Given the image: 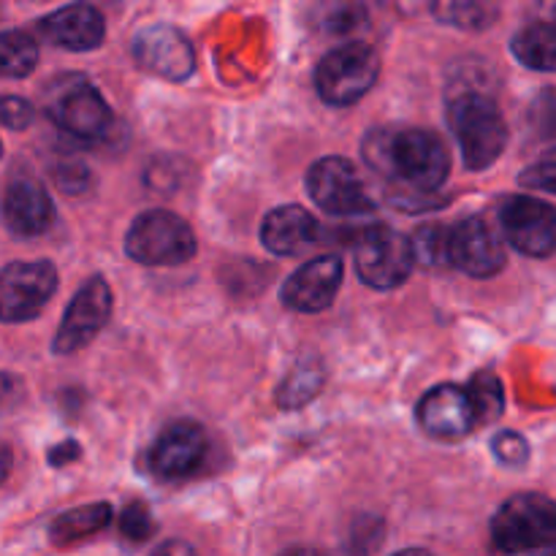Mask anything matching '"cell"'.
I'll return each mask as SVG.
<instances>
[{
  "mask_svg": "<svg viewBox=\"0 0 556 556\" xmlns=\"http://www.w3.org/2000/svg\"><path fill=\"white\" fill-rule=\"evenodd\" d=\"M364 161L375 172L410 188L407 193H434L451 172L443 139L424 128L372 130L364 139Z\"/></svg>",
  "mask_w": 556,
  "mask_h": 556,
  "instance_id": "cell-1",
  "label": "cell"
},
{
  "mask_svg": "<svg viewBox=\"0 0 556 556\" xmlns=\"http://www.w3.org/2000/svg\"><path fill=\"white\" fill-rule=\"evenodd\" d=\"M448 125L470 172H486L508 144V123L497 103L481 90H465L451 98Z\"/></svg>",
  "mask_w": 556,
  "mask_h": 556,
  "instance_id": "cell-2",
  "label": "cell"
},
{
  "mask_svg": "<svg viewBox=\"0 0 556 556\" xmlns=\"http://www.w3.org/2000/svg\"><path fill=\"white\" fill-rule=\"evenodd\" d=\"M492 546L500 554H556V503L521 492L505 500L492 519Z\"/></svg>",
  "mask_w": 556,
  "mask_h": 556,
  "instance_id": "cell-3",
  "label": "cell"
},
{
  "mask_svg": "<svg viewBox=\"0 0 556 556\" xmlns=\"http://www.w3.org/2000/svg\"><path fill=\"white\" fill-rule=\"evenodd\" d=\"M199 250L195 233L185 217L166 210H147L134 217L125 233V253L144 266L188 264Z\"/></svg>",
  "mask_w": 556,
  "mask_h": 556,
  "instance_id": "cell-4",
  "label": "cell"
},
{
  "mask_svg": "<svg viewBox=\"0 0 556 556\" xmlns=\"http://www.w3.org/2000/svg\"><path fill=\"white\" fill-rule=\"evenodd\" d=\"M380 58L369 43L351 41L331 49L315 68V87L329 106H353L375 87Z\"/></svg>",
  "mask_w": 556,
  "mask_h": 556,
  "instance_id": "cell-5",
  "label": "cell"
},
{
  "mask_svg": "<svg viewBox=\"0 0 556 556\" xmlns=\"http://www.w3.org/2000/svg\"><path fill=\"white\" fill-rule=\"evenodd\" d=\"M416 266L413 242L391 228H367L356 242V271L364 286L375 291H394L405 286Z\"/></svg>",
  "mask_w": 556,
  "mask_h": 556,
  "instance_id": "cell-6",
  "label": "cell"
},
{
  "mask_svg": "<svg viewBox=\"0 0 556 556\" xmlns=\"http://www.w3.org/2000/svg\"><path fill=\"white\" fill-rule=\"evenodd\" d=\"M307 193L315 204L334 217H358L375 210L362 172L345 157H320L307 172Z\"/></svg>",
  "mask_w": 556,
  "mask_h": 556,
  "instance_id": "cell-7",
  "label": "cell"
},
{
  "mask_svg": "<svg viewBox=\"0 0 556 556\" xmlns=\"http://www.w3.org/2000/svg\"><path fill=\"white\" fill-rule=\"evenodd\" d=\"M58 291V269L49 261H14L0 269V320H33Z\"/></svg>",
  "mask_w": 556,
  "mask_h": 556,
  "instance_id": "cell-8",
  "label": "cell"
},
{
  "mask_svg": "<svg viewBox=\"0 0 556 556\" xmlns=\"http://www.w3.org/2000/svg\"><path fill=\"white\" fill-rule=\"evenodd\" d=\"M109 318H112V288L103 277H90L71 299L63 324L54 334L52 351L58 356H71V353L81 351L101 334Z\"/></svg>",
  "mask_w": 556,
  "mask_h": 556,
  "instance_id": "cell-9",
  "label": "cell"
},
{
  "mask_svg": "<svg viewBox=\"0 0 556 556\" xmlns=\"http://www.w3.org/2000/svg\"><path fill=\"white\" fill-rule=\"evenodd\" d=\"M505 239L530 258H546L556 250V210L535 195H510L500 206Z\"/></svg>",
  "mask_w": 556,
  "mask_h": 556,
  "instance_id": "cell-10",
  "label": "cell"
},
{
  "mask_svg": "<svg viewBox=\"0 0 556 556\" xmlns=\"http://www.w3.org/2000/svg\"><path fill=\"white\" fill-rule=\"evenodd\" d=\"M49 117L63 134L79 141H98L112 130L114 114L106 98L87 81H74L63 87L49 103Z\"/></svg>",
  "mask_w": 556,
  "mask_h": 556,
  "instance_id": "cell-11",
  "label": "cell"
},
{
  "mask_svg": "<svg viewBox=\"0 0 556 556\" xmlns=\"http://www.w3.org/2000/svg\"><path fill=\"white\" fill-rule=\"evenodd\" d=\"M206 451H210V440L199 424L174 421L150 445L147 462H150L152 476L163 481H179V478L193 476L204 465Z\"/></svg>",
  "mask_w": 556,
  "mask_h": 556,
  "instance_id": "cell-12",
  "label": "cell"
},
{
  "mask_svg": "<svg viewBox=\"0 0 556 556\" xmlns=\"http://www.w3.org/2000/svg\"><path fill=\"white\" fill-rule=\"evenodd\" d=\"M130 52L141 68L168 81L190 79L195 71L193 43L172 25H150L139 30Z\"/></svg>",
  "mask_w": 556,
  "mask_h": 556,
  "instance_id": "cell-13",
  "label": "cell"
},
{
  "mask_svg": "<svg viewBox=\"0 0 556 556\" xmlns=\"http://www.w3.org/2000/svg\"><path fill=\"white\" fill-rule=\"evenodd\" d=\"M448 266L486 280L503 271L505 250L483 217H465L448 231Z\"/></svg>",
  "mask_w": 556,
  "mask_h": 556,
  "instance_id": "cell-14",
  "label": "cell"
},
{
  "mask_svg": "<svg viewBox=\"0 0 556 556\" xmlns=\"http://www.w3.org/2000/svg\"><path fill=\"white\" fill-rule=\"evenodd\" d=\"M418 424L429 438L438 440H462L481 427L467 386L454 383L438 386L418 402Z\"/></svg>",
  "mask_w": 556,
  "mask_h": 556,
  "instance_id": "cell-15",
  "label": "cell"
},
{
  "mask_svg": "<svg viewBox=\"0 0 556 556\" xmlns=\"http://www.w3.org/2000/svg\"><path fill=\"white\" fill-rule=\"evenodd\" d=\"M342 288V258L340 255H318L299 266L282 286L280 299L286 307L296 313H324L334 304Z\"/></svg>",
  "mask_w": 556,
  "mask_h": 556,
  "instance_id": "cell-16",
  "label": "cell"
},
{
  "mask_svg": "<svg viewBox=\"0 0 556 556\" xmlns=\"http://www.w3.org/2000/svg\"><path fill=\"white\" fill-rule=\"evenodd\" d=\"M0 217L14 237H41L54 223V204L43 185L33 177H14L0 195Z\"/></svg>",
  "mask_w": 556,
  "mask_h": 556,
  "instance_id": "cell-17",
  "label": "cell"
},
{
  "mask_svg": "<svg viewBox=\"0 0 556 556\" xmlns=\"http://www.w3.org/2000/svg\"><path fill=\"white\" fill-rule=\"evenodd\" d=\"M38 30L49 43L68 52H90L106 38V20L90 3H71L38 22Z\"/></svg>",
  "mask_w": 556,
  "mask_h": 556,
  "instance_id": "cell-18",
  "label": "cell"
},
{
  "mask_svg": "<svg viewBox=\"0 0 556 556\" xmlns=\"http://www.w3.org/2000/svg\"><path fill=\"white\" fill-rule=\"evenodd\" d=\"M320 239V226L313 212L299 204L271 210L261 223V242L275 255H302Z\"/></svg>",
  "mask_w": 556,
  "mask_h": 556,
  "instance_id": "cell-19",
  "label": "cell"
},
{
  "mask_svg": "<svg viewBox=\"0 0 556 556\" xmlns=\"http://www.w3.org/2000/svg\"><path fill=\"white\" fill-rule=\"evenodd\" d=\"M109 521H112V505L109 503L79 505V508H71L65 514H60L49 525V541L58 548L76 546V543L106 530Z\"/></svg>",
  "mask_w": 556,
  "mask_h": 556,
  "instance_id": "cell-20",
  "label": "cell"
},
{
  "mask_svg": "<svg viewBox=\"0 0 556 556\" xmlns=\"http://www.w3.org/2000/svg\"><path fill=\"white\" fill-rule=\"evenodd\" d=\"M510 52L527 68L556 74V22L535 20L527 25L514 36Z\"/></svg>",
  "mask_w": 556,
  "mask_h": 556,
  "instance_id": "cell-21",
  "label": "cell"
},
{
  "mask_svg": "<svg viewBox=\"0 0 556 556\" xmlns=\"http://www.w3.org/2000/svg\"><path fill=\"white\" fill-rule=\"evenodd\" d=\"M432 16L459 30L481 33L500 16V0H429Z\"/></svg>",
  "mask_w": 556,
  "mask_h": 556,
  "instance_id": "cell-22",
  "label": "cell"
},
{
  "mask_svg": "<svg viewBox=\"0 0 556 556\" xmlns=\"http://www.w3.org/2000/svg\"><path fill=\"white\" fill-rule=\"evenodd\" d=\"M326 372L320 367V362L307 358V362H299L291 372L282 378L280 389H277V405L286 407V410H299L307 402H313L315 396L324 389Z\"/></svg>",
  "mask_w": 556,
  "mask_h": 556,
  "instance_id": "cell-23",
  "label": "cell"
},
{
  "mask_svg": "<svg viewBox=\"0 0 556 556\" xmlns=\"http://www.w3.org/2000/svg\"><path fill=\"white\" fill-rule=\"evenodd\" d=\"M38 63V43L22 30L0 33V79H22Z\"/></svg>",
  "mask_w": 556,
  "mask_h": 556,
  "instance_id": "cell-24",
  "label": "cell"
},
{
  "mask_svg": "<svg viewBox=\"0 0 556 556\" xmlns=\"http://www.w3.org/2000/svg\"><path fill=\"white\" fill-rule=\"evenodd\" d=\"M467 391H470L472 402H476L478 421H481V427H486V424H494L500 416H503L505 391H503V383H500L497 375L486 372V369H483V372H478V375H472Z\"/></svg>",
  "mask_w": 556,
  "mask_h": 556,
  "instance_id": "cell-25",
  "label": "cell"
},
{
  "mask_svg": "<svg viewBox=\"0 0 556 556\" xmlns=\"http://www.w3.org/2000/svg\"><path fill=\"white\" fill-rule=\"evenodd\" d=\"M448 231L445 226H421L410 237L416 264L421 266H448Z\"/></svg>",
  "mask_w": 556,
  "mask_h": 556,
  "instance_id": "cell-26",
  "label": "cell"
},
{
  "mask_svg": "<svg viewBox=\"0 0 556 556\" xmlns=\"http://www.w3.org/2000/svg\"><path fill=\"white\" fill-rule=\"evenodd\" d=\"M367 22V11L356 0H337L320 16V25L326 33H337V36H348V33L358 30Z\"/></svg>",
  "mask_w": 556,
  "mask_h": 556,
  "instance_id": "cell-27",
  "label": "cell"
},
{
  "mask_svg": "<svg viewBox=\"0 0 556 556\" xmlns=\"http://www.w3.org/2000/svg\"><path fill=\"white\" fill-rule=\"evenodd\" d=\"M519 185L527 190H543V193L556 195V147L543 152L519 174Z\"/></svg>",
  "mask_w": 556,
  "mask_h": 556,
  "instance_id": "cell-28",
  "label": "cell"
},
{
  "mask_svg": "<svg viewBox=\"0 0 556 556\" xmlns=\"http://www.w3.org/2000/svg\"><path fill=\"white\" fill-rule=\"evenodd\" d=\"M492 451L500 465L514 467V470H519V467H525L530 462V443L519 432H510V429L494 434Z\"/></svg>",
  "mask_w": 556,
  "mask_h": 556,
  "instance_id": "cell-29",
  "label": "cell"
},
{
  "mask_svg": "<svg viewBox=\"0 0 556 556\" xmlns=\"http://www.w3.org/2000/svg\"><path fill=\"white\" fill-rule=\"evenodd\" d=\"M119 532L134 543L150 541L152 532H155V519H152L150 508L144 503L125 505L123 516H119Z\"/></svg>",
  "mask_w": 556,
  "mask_h": 556,
  "instance_id": "cell-30",
  "label": "cell"
},
{
  "mask_svg": "<svg viewBox=\"0 0 556 556\" xmlns=\"http://www.w3.org/2000/svg\"><path fill=\"white\" fill-rule=\"evenodd\" d=\"M54 185L68 195H81L90 190L92 174L85 163L79 161H63L54 166Z\"/></svg>",
  "mask_w": 556,
  "mask_h": 556,
  "instance_id": "cell-31",
  "label": "cell"
},
{
  "mask_svg": "<svg viewBox=\"0 0 556 556\" xmlns=\"http://www.w3.org/2000/svg\"><path fill=\"white\" fill-rule=\"evenodd\" d=\"M530 123L543 139H556V90H546L535 98L530 109Z\"/></svg>",
  "mask_w": 556,
  "mask_h": 556,
  "instance_id": "cell-32",
  "label": "cell"
},
{
  "mask_svg": "<svg viewBox=\"0 0 556 556\" xmlns=\"http://www.w3.org/2000/svg\"><path fill=\"white\" fill-rule=\"evenodd\" d=\"M33 123L30 101L20 96H0V125L11 130H25Z\"/></svg>",
  "mask_w": 556,
  "mask_h": 556,
  "instance_id": "cell-33",
  "label": "cell"
},
{
  "mask_svg": "<svg viewBox=\"0 0 556 556\" xmlns=\"http://www.w3.org/2000/svg\"><path fill=\"white\" fill-rule=\"evenodd\" d=\"M25 396V386L16 375L0 372V416H9L11 410H16Z\"/></svg>",
  "mask_w": 556,
  "mask_h": 556,
  "instance_id": "cell-34",
  "label": "cell"
},
{
  "mask_svg": "<svg viewBox=\"0 0 556 556\" xmlns=\"http://www.w3.org/2000/svg\"><path fill=\"white\" fill-rule=\"evenodd\" d=\"M79 456H81V445L76 443V440H65V443L52 445V451H49V465L65 467L71 465V462L79 459Z\"/></svg>",
  "mask_w": 556,
  "mask_h": 556,
  "instance_id": "cell-35",
  "label": "cell"
},
{
  "mask_svg": "<svg viewBox=\"0 0 556 556\" xmlns=\"http://www.w3.org/2000/svg\"><path fill=\"white\" fill-rule=\"evenodd\" d=\"M152 556H199V554H195V548L190 546V543L166 541L163 546L155 548V554H152Z\"/></svg>",
  "mask_w": 556,
  "mask_h": 556,
  "instance_id": "cell-36",
  "label": "cell"
},
{
  "mask_svg": "<svg viewBox=\"0 0 556 556\" xmlns=\"http://www.w3.org/2000/svg\"><path fill=\"white\" fill-rule=\"evenodd\" d=\"M538 20L556 22V0H538Z\"/></svg>",
  "mask_w": 556,
  "mask_h": 556,
  "instance_id": "cell-37",
  "label": "cell"
},
{
  "mask_svg": "<svg viewBox=\"0 0 556 556\" xmlns=\"http://www.w3.org/2000/svg\"><path fill=\"white\" fill-rule=\"evenodd\" d=\"M9 472H11V451H9V445L0 443V483L9 478Z\"/></svg>",
  "mask_w": 556,
  "mask_h": 556,
  "instance_id": "cell-38",
  "label": "cell"
},
{
  "mask_svg": "<svg viewBox=\"0 0 556 556\" xmlns=\"http://www.w3.org/2000/svg\"><path fill=\"white\" fill-rule=\"evenodd\" d=\"M391 556H434V554L427 552V548H405V552H396Z\"/></svg>",
  "mask_w": 556,
  "mask_h": 556,
  "instance_id": "cell-39",
  "label": "cell"
},
{
  "mask_svg": "<svg viewBox=\"0 0 556 556\" xmlns=\"http://www.w3.org/2000/svg\"><path fill=\"white\" fill-rule=\"evenodd\" d=\"M282 556H324V554L313 552V548H293V552H288V554H282Z\"/></svg>",
  "mask_w": 556,
  "mask_h": 556,
  "instance_id": "cell-40",
  "label": "cell"
},
{
  "mask_svg": "<svg viewBox=\"0 0 556 556\" xmlns=\"http://www.w3.org/2000/svg\"><path fill=\"white\" fill-rule=\"evenodd\" d=\"M0 155H3V147H0Z\"/></svg>",
  "mask_w": 556,
  "mask_h": 556,
  "instance_id": "cell-41",
  "label": "cell"
},
{
  "mask_svg": "<svg viewBox=\"0 0 556 556\" xmlns=\"http://www.w3.org/2000/svg\"><path fill=\"white\" fill-rule=\"evenodd\" d=\"M543 556H556V554H543Z\"/></svg>",
  "mask_w": 556,
  "mask_h": 556,
  "instance_id": "cell-42",
  "label": "cell"
}]
</instances>
